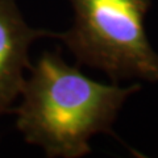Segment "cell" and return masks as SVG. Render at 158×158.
<instances>
[{
    "label": "cell",
    "instance_id": "cell-3",
    "mask_svg": "<svg viewBox=\"0 0 158 158\" xmlns=\"http://www.w3.org/2000/svg\"><path fill=\"white\" fill-rule=\"evenodd\" d=\"M44 29H33L24 21L15 0H0V113L12 112L11 104L21 95L29 69L28 49L41 37H54Z\"/></svg>",
    "mask_w": 158,
    "mask_h": 158
},
{
    "label": "cell",
    "instance_id": "cell-1",
    "mask_svg": "<svg viewBox=\"0 0 158 158\" xmlns=\"http://www.w3.org/2000/svg\"><path fill=\"white\" fill-rule=\"evenodd\" d=\"M31 73L21 90L23 103L12 112L25 141L40 145L48 157L88 154V140L111 133L127 98L140 90V85L118 87L92 81L58 53L45 52Z\"/></svg>",
    "mask_w": 158,
    "mask_h": 158
},
{
    "label": "cell",
    "instance_id": "cell-2",
    "mask_svg": "<svg viewBox=\"0 0 158 158\" xmlns=\"http://www.w3.org/2000/svg\"><path fill=\"white\" fill-rule=\"evenodd\" d=\"M74 25L56 33L79 65L103 70L113 82L124 78L158 82V54L144 20L152 0H70Z\"/></svg>",
    "mask_w": 158,
    "mask_h": 158
}]
</instances>
